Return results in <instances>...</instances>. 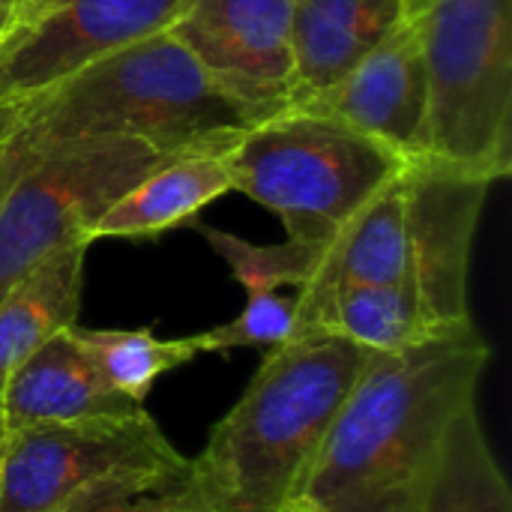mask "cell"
<instances>
[{"instance_id":"7","label":"cell","mask_w":512,"mask_h":512,"mask_svg":"<svg viewBox=\"0 0 512 512\" xmlns=\"http://www.w3.org/2000/svg\"><path fill=\"white\" fill-rule=\"evenodd\" d=\"M174 156L117 138L66 141L24 159L0 156V300L60 249L87 243V228Z\"/></svg>"},{"instance_id":"18","label":"cell","mask_w":512,"mask_h":512,"mask_svg":"<svg viewBox=\"0 0 512 512\" xmlns=\"http://www.w3.org/2000/svg\"><path fill=\"white\" fill-rule=\"evenodd\" d=\"M438 330L441 327L429 321L420 297L405 282H393L336 291L309 333H336L372 354H390L417 345Z\"/></svg>"},{"instance_id":"21","label":"cell","mask_w":512,"mask_h":512,"mask_svg":"<svg viewBox=\"0 0 512 512\" xmlns=\"http://www.w3.org/2000/svg\"><path fill=\"white\" fill-rule=\"evenodd\" d=\"M294 333H297V297L270 291V294H249L237 318L213 330L195 333V342L201 354H228L237 348L273 351L291 342Z\"/></svg>"},{"instance_id":"15","label":"cell","mask_w":512,"mask_h":512,"mask_svg":"<svg viewBox=\"0 0 512 512\" xmlns=\"http://www.w3.org/2000/svg\"><path fill=\"white\" fill-rule=\"evenodd\" d=\"M228 150L183 153L147 171L87 228V243L144 240L195 222L207 204L234 192Z\"/></svg>"},{"instance_id":"25","label":"cell","mask_w":512,"mask_h":512,"mask_svg":"<svg viewBox=\"0 0 512 512\" xmlns=\"http://www.w3.org/2000/svg\"><path fill=\"white\" fill-rule=\"evenodd\" d=\"M6 438H9V432H6V423H3V414H0V465H3V453H6Z\"/></svg>"},{"instance_id":"5","label":"cell","mask_w":512,"mask_h":512,"mask_svg":"<svg viewBox=\"0 0 512 512\" xmlns=\"http://www.w3.org/2000/svg\"><path fill=\"white\" fill-rule=\"evenodd\" d=\"M228 165L234 192L273 210L288 237L324 246L408 162L327 114L288 108L249 126Z\"/></svg>"},{"instance_id":"17","label":"cell","mask_w":512,"mask_h":512,"mask_svg":"<svg viewBox=\"0 0 512 512\" xmlns=\"http://www.w3.org/2000/svg\"><path fill=\"white\" fill-rule=\"evenodd\" d=\"M408 512H512V489L477 402L453 420L447 441Z\"/></svg>"},{"instance_id":"2","label":"cell","mask_w":512,"mask_h":512,"mask_svg":"<svg viewBox=\"0 0 512 512\" xmlns=\"http://www.w3.org/2000/svg\"><path fill=\"white\" fill-rule=\"evenodd\" d=\"M255 126L171 30L117 48L48 90L0 108L3 159L66 141H141L162 153L228 150Z\"/></svg>"},{"instance_id":"10","label":"cell","mask_w":512,"mask_h":512,"mask_svg":"<svg viewBox=\"0 0 512 512\" xmlns=\"http://www.w3.org/2000/svg\"><path fill=\"white\" fill-rule=\"evenodd\" d=\"M186 0H54L0 45V108L24 102L87 63L162 33Z\"/></svg>"},{"instance_id":"12","label":"cell","mask_w":512,"mask_h":512,"mask_svg":"<svg viewBox=\"0 0 512 512\" xmlns=\"http://www.w3.org/2000/svg\"><path fill=\"white\" fill-rule=\"evenodd\" d=\"M408 273L405 171L360 207L321 249L312 279L297 297V333H309L327 300L351 285H393ZM294 333V336H297Z\"/></svg>"},{"instance_id":"13","label":"cell","mask_w":512,"mask_h":512,"mask_svg":"<svg viewBox=\"0 0 512 512\" xmlns=\"http://www.w3.org/2000/svg\"><path fill=\"white\" fill-rule=\"evenodd\" d=\"M138 408L144 405L129 402L99 375L87 351L72 336V327L54 333L45 345H39L12 372L0 396L6 432L45 423L117 417Z\"/></svg>"},{"instance_id":"8","label":"cell","mask_w":512,"mask_h":512,"mask_svg":"<svg viewBox=\"0 0 512 512\" xmlns=\"http://www.w3.org/2000/svg\"><path fill=\"white\" fill-rule=\"evenodd\" d=\"M168 30L252 123L294 105L291 0H186Z\"/></svg>"},{"instance_id":"16","label":"cell","mask_w":512,"mask_h":512,"mask_svg":"<svg viewBox=\"0 0 512 512\" xmlns=\"http://www.w3.org/2000/svg\"><path fill=\"white\" fill-rule=\"evenodd\" d=\"M87 246L60 249L0 300V396L12 372L39 345L78 324Z\"/></svg>"},{"instance_id":"19","label":"cell","mask_w":512,"mask_h":512,"mask_svg":"<svg viewBox=\"0 0 512 512\" xmlns=\"http://www.w3.org/2000/svg\"><path fill=\"white\" fill-rule=\"evenodd\" d=\"M72 336L87 351L99 375L129 402L144 405L150 390L168 372L192 363L201 351L195 336L159 339L153 330H90L72 324Z\"/></svg>"},{"instance_id":"24","label":"cell","mask_w":512,"mask_h":512,"mask_svg":"<svg viewBox=\"0 0 512 512\" xmlns=\"http://www.w3.org/2000/svg\"><path fill=\"white\" fill-rule=\"evenodd\" d=\"M18 3H21V0H0V45H3L6 36L12 33L15 15H18Z\"/></svg>"},{"instance_id":"4","label":"cell","mask_w":512,"mask_h":512,"mask_svg":"<svg viewBox=\"0 0 512 512\" xmlns=\"http://www.w3.org/2000/svg\"><path fill=\"white\" fill-rule=\"evenodd\" d=\"M429 75L426 162L512 174V0H402Z\"/></svg>"},{"instance_id":"1","label":"cell","mask_w":512,"mask_h":512,"mask_svg":"<svg viewBox=\"0 0 512 512\" xmlns=\"http://www.w3.org/2000/svg\"><path fill=\"white\" fill-rule=\"evenodd\" d=\"M492 345L474 321L369 354L294 501L303 512H408L453 420L477 402Z\"/></svg>"},{"instance_id":"6","label":"cell","mask_w":512,"mask_h":512,"mask_svg":"<svg viewBox=\"0 0 512 512\" xmlns=\"http://www.w3.org/2000/svg\"><path fill=\"white\" fill-rule=\"evenodd\" d=\"M189 459L144 408L15 429L0 465V512H90L180 486Z\"/></svg>"},{"instance_id":"22","label":"cell","mask_w":512,"mask_h":512,"mask_svg":"<svg viewBox=\"0 0 512 512\" xmlns=\"http://www.w3.org/2000/svg\"><path fill=\"white\" fill-rule=\"evenodd\" d=\"M90 512H213L204 507L183 483L159 492V495H141V498H129V501H114V504H102Z\"/></svg>"},{"instance_id":"9","label":"cell","mask_w":512,"mask_h":512,"mask_svg":"<svg viewBox=\"0 0 512 512\" xmlns=\"http://www.w3.org/2000/svg\"><path fill=\"white\" fill-rule=\"evenodd\" d=\"M492 186L480 174L426 159L405 165V285L441 330L474 321L471 255Z\"/></svg>"},{"instance_id":"3","label":"cell","mask_w":512,"mask_h":512,"mask_svg":"<svg viewBox=\"0 0 512 512\" xmlns=\"http://www.w3.org/2000/svg\"><path fill=\"white\" fill-rule=\"evenodd\" d=\"M372 351L336 333H300L264 354L240 402L189 459L183 486L213 512H285Z\"/></svg>"},{"instance_id":"20","label":"cell","mask_w":512,"mask_h":512,"mask_svg":"<svg viewBox=\"0 0 512 512\" xmlns=\"http://www.w3.org/2000/svg\"><path fill=\"white\" fill-rule=\"evenodd\" d=\"M210 249L228 264L234 282L249 294H270L279 288H303L321 258L318 243L285 237L282 243H249L231 231L201 225Z\"/></svg>"},{"instance_id":"23","label":"cell","mask_w":512,"mask_h":512,"mask_svg":"<svg viewBox=\"0 0 512 512\" xmlns=\"http://www.w3.org/2000/svg\"><path fill=\"white\" fill-rule=\"evenodd\" d=\"M51 3H54V0H21V3H18V15H15V24H12V33L24 30L30 21H36ZM12 33H9V36H12ZM9 36H6V39H9Z\"/></svg>"},{"instance_id":"26","label":"cell","mask_w":512,"mask_h":512,"mask_svg":"<svg viewBox=\"0 0 512 512\" xmlns=\"http://www.w3.org/2000/svg\"><path fill=\"white\" fill-rule=\"evenodd\" d=\"M285 512H303V510H300L297 504H291V507H288V510H285Z\"/></svg>"},{"instance_id":"11","label":"cell","mask_w":512,"mask_h":512,"mask_svg":"<svg viewBox=\"0 0 512 512\" xmlns=\"http://www.w3.org/2000/svg\"><path fill=\"white\" fill-rule=\"evenodd\" d=\"M297 108L327 114L390 147L405 162L423 159L429 75L414 27L402 21L339 84Z\"/></svg>"},{"instance_id":"14","label":"cell","mask_w":512,"mask_h":512,"mask_svg":"<svg viewBox=\"0 0 512 512\" xmlns=\"http://www.w3.org/2000/svg\"><path fill=\"white\" fill-rule=\"evenodd\" d=\"M399 24L402 0H291V108L339 84Z\"/></svg>"},{"instance_id":"27","label":"cell","mask_w":512,"mask_h":512,"mask_svg":"<svg viewBox=\"0 0 512 512\" xmlns=\"http://www.w3.org/2000/svg\"><path fill=\"white\" fill-rule=\"evenodd\" d=\"M0 150H3V141H0Z\"/></svg>"}]
</instances>
